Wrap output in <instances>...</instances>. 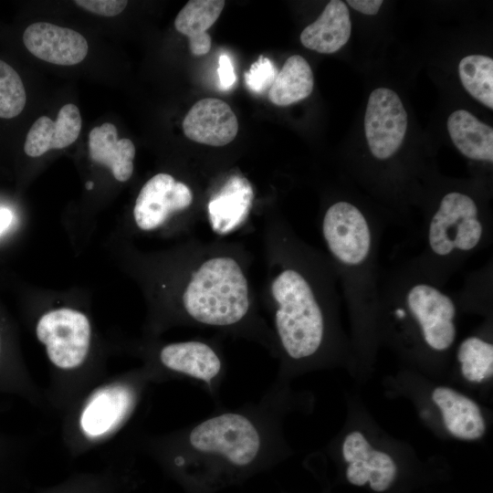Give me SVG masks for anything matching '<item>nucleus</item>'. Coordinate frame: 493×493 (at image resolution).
<instances>
[{
  "mask_svg": "<svg viewBox=\"0 0 493 493\" xmlns=\"http://www.w3.org/2000/svg\"><path fill=\"white\" fill-rule=\"evenodd\" d=\"M384 224L348 200L330 204L321 218L322 238L344 299L357 316L379 313L378 251Z\"/></svg>",
  "mask_w": 493,
  "mask_h": 493,
  "instance_id": "f257e3e1",
  "label": "nucleus"
},
{
  "mask_svg": "<svg viewBox=\"0 0 493 493\" xmlns=\"http://www.w3.org/2000/svg\"><path fill=\"white\" fill-rule=\"evenodd\" d=\"M482 209L468 194H444L422 223L421 251L404 263L443 287L471 256L490 243L492 223Z\"/></svg>",
  "mask_w": 493,
  "mask_h": 493,
  "instance_id": "f03ea898",
  "label": "nucleus"
},
{
  "mask_svg": "<svg viewBox=\"0 0 493 493\" xmlns=\"http://www.w3.org/2000/svg\"><path fill=\"white\" fill-rule=\"evenodd\" d=\"M270 288L277 303L275 328L285 353L295 361L315 355L326 334L324 299L337 298L332 284L319 288L309 271L290 265L276 276Z\"/></svg>",
  "mask_w": 493,
  "mask_h": 493,
  "instance_id": "7ed1b4c3",
  "label": "nucleus"
},
{
  "mask_svg": "<svg viewBox=\"0 0 493 493\" xmlns=\"http://www.w3.org/2000/svg\"><path fill=\"white\" fill-rule=\"evenodd\" d=\"M183 306L194 321L217 327L241 321L249 309L246 278L230 257H214L202 263L186 284Z\"/></svg>",
  "mask_w": 493,
  "mask_h": 493,
  "instance_id": "20e7f679",
  "label": "nucleus"
},
{
  "mask_svg": "<svg viewBox=\"0 0 493 493\" xmlns=\"http://www.w3.org/2000/svg\"><path fill=\"white\" fill-rule=\"evenodd\" d=\"M265 439L259 425L246 414L223 413L194 425L187 435V446L195 457L245 467L264 450Z\"/></svg>",
  "mask_w": 493,
  "mask_h": 493,
  "instance_id": "39448f33",
  "label": "nucleus"
},
{
  "mask_svg": "<svg viewBox=\"0 0 493 493\" xmlns=\"http://www.w3.org/2000/svg\"><path fill=\"white\" fill-rule=\"evenodd\" d=\"M36 332L56 366L73 369L86 359L90 343V324L82 312L70 308L47 311L38 320Z\"/></svg>",
  "mask_w": 493,
  "mask_h": 493,
  "instance_id": "423d86ee",
  "label": "nucleus"
},
{
  "mask_svg": "<svg viewBox=\"0 0 493 493\" xmlns=\"http://www.w3.org/2000/svg\"><path fill=\"white\" fill-rule=\"evenodd\" d=\"M408 125L407 112L396 92L386 88L373 89L364 115V132L371 154L386 161L400 149Z\"/></svg>",
  "mask_w": 493,
  "mask_h": 493,
  "instance_id": "0eeeda50",
  "label": "nucleus"
},
{
  "mask_svg": "<svg viewBox=\"0 0 493 493\" xmlns=\"http://www.w3.org/2000/svg\"><path fill=\"white\" fill-rule=\"evenodd\" d=\"M193 199L187 184L169 173H157L143 184L137 196L133 207L135 224L141 230H154L173 213L189 207Z\"/></svg>",
  "mask_w": 493,
  "mask_h": 493,
  "instance_id": "6e6552de",
  "label": "nucleus"
},
{
  "mask_svg": "<svg viewBox=\"0 0 493 493\" xmlns=\"http://www.w3.org/2000/svg\"><path fill=\"white\" fill-rule=\"evenodd\" d=\"M23 42L37 58L61 66L80 63L89 50L86 38L79 32L46 22L28 26Z\"/></svg>",
  "mask_w": 493,
  "mask_h": 493,
  "instance_id": "1a4fd4ad",
  "label": "nucleus"
},
{
  "mask_svg": "<svg viewBox=\"0 0 493 493\" xmlns=\"http://www.w3.org/2000/svg\"><path fill=\"white\" fill-rule=\"evenodd\" d=\"M342 455L350 463L346 476L353 485L370 487L377 492L387 489L394 479L396 466L392 457L374 450L364 435L354 431L350 433L342 445Z\"/></svg>",
  "mask_w": 493,
  "mask_h": 493,
  "instance_id": "9d476101",
  "label": "nucleus"
},
{
  "mask_svg": "<svg viewBox=\"0 0 493 493\" xmlns=\"http://www.w3.org/2000/svg\"><path fill=\"white\" fill-rule=\"evenodd\" d=\"M185 136L198 143L224 146L231 142L238 131V121L230 106L216 98L198 100L183 121Z\"/></svg>",
  "mask_w": 493,
  "mask_h": 493,
  "instance_id": "9b49d317",
  "label": "nucleus"
},
{
  "mask_svg": "<svg viewBox=\"0 0 493 493\" xmlns=\"http://www.w3.org/2000/svg\"><path fill=\"white\" fill-rule=\"evenodd\" d=\"M81 125L79 108L66 104L60 108L55 121L42 116L34 122L26 138L25 152L38 157L49 150L66 148L78 139Z\"/></svg>",
  "mask_w": 493,
  "mask_h": 493,
  "instance_id": "f8f14e48",
  "label": "nucleus"
},
{
  "mask_svg": "<svg viewBox=\"0 0 493 493\" xmlns=\"http://www.w3.org/2000/svg\"><path fill=\"white\" fill-rule=\"evenodd\" d=\"M161 362L169 370L212 385L222 371L218 354L208 344L189 341L165 345L160 351Z\"/></svg>",
  "mask_w": 493,
  "mask_h": 493,
  "instance_id": "ddd939ff",
  "label": "nucleus"
},
{
  "mask_svg": "<svg viewBox=\"0 0 493 493\" xmlns=\"http://www.w3.org/2000/svg\"><path fill=\"white\" fill-rule=\"evenodd\" d=\"M351 34V21L346 4L341 0H331L317 20L303 29L299 39L309 49L331 54L348 42Z\"/></svg>",
  "mask_w": 493,
  "mask_h": 493,
  "instance_id": "4468645a",
  "label": "nucleus"
},
{
  "mask_svg": "<svg viewBox=\"0 0 493 493\" xmlns=\"http://www.w3.org/2000/svg\"><path fill=\"white\" fill-rule=\"evenodd\" d=\"M133 403L131 391L121 385L110 386L98 391L86 404L80 425L91 437L102 435L126 416Z\"/></svg>",
  "mask_w": 493,
  "mask_h": 493,
  "instance_id": "2eb2a0df",
  "label": "nucleus"
},
{
  "mask_svg": "<svg viewBox=\"0 0 493 493\" xmlns=\"http://www.w3.org/2000/svg\"><path fill=\"white\" fill-rule=\"evenodd\" d=\"M90 159L107 166L119 182L128 181L133 173L135 146L129 139H118L115 125L104 122L91 130L89 135Z\"/></svg>",
  "mask_w": 493,
  "mask_h": 493,
  "instance_id": "dca6fc26",
  "label": "nucleus"
},
{
  "mask_svg": "<svg viewBox=\"0 0 493 493\" xmlns=\"http://www.w3.org/2000/svg\"><path fill=\"white\" fill-rule=\"evenodd\" d=\"M432 399L440 408L447 430L463 440L477 439L485 432V422L477 404L447 387H437Z\"/></svg>",
  "mask_w": 493,
  "mask_h": 493,
  "instance_id": "f3484780",
  "label": "nucleus"
},
{
  "mask_svg": "<svg viewBox=\"0 0 493 493\" xmlns=\"http://www.w3.org/2000/svg\"><path fill=\"white\" fill-rule=\"evenodd\" d=\"M456 148L465 157L477 162H493V129L465 110L453 111L446 122Z\"/></svg>",
  "mask_w": 493,
  "mask_h": 493,
  "instance_id": "a211bd4d",
  "label": "nucleus"
},
{
  "mask_svg": "<svg viewBox=\"0 0 493 493\" xmlns=\"http://www.w3.org/2000/svg\"><path fill=\"white\" fill-rule=\"evenodd\" d=\"M225 4L223 0H191L176 16L175 29L189 38L193 55L203 56L210 51L212 40L206 31L217 20Z\"/></svg>",
  "mask_w": 493,
  "mask_h": 493,
  "instance_id": "6ab92c4d",
  "label": "nucleus"
},
{
  "mask_svg": "<svg viewBox=\"0 0 493 493\" xmlns=\"http://www.w3.org/2000/svg\"><path fill=\"white\" fill-rule=\"evenodd\" d=\"M314 87L312 69L299 56H290L268 89V100L275 105L285 107L308 98Z\"/></svg>",
  "mask_w": 493,
  "mask_h": 493,
  "instance_id": "aec40b11",
  "label": "nucleus"
},
{
  "mask_svg": "<svg viewBox=\"0 0 493 493\" xmlns=\"http://www.w3.org/2000/svg\"><path fill=\"white\" fill-rule=\"evenodd\" d=\"M253 191L243 177L232 176L210 201L209 214L217 223H234L244 217L251 205Z\"/></svg>",
  "mask_w": 493,
  "mask_h": 493,
  "instance_id": "412c9836",
  "label": "nucleus"
},
{
  "mask_svg": "<svg viewBox=\"0 0 493 493\" xmlns=\"http://www.w3.org/2000/svg\"><path fill=\"white\" fill-rule=\"evenodd\" d=\"M459 79L465 89L489 110L493 109V59L468 55L458 64Z\"/></svg>",
  "mask_w": 493,
  "mask_h": 493,
  "instance_id": "4be33fe9",
  "label": "nucleus"
},
{
  "mask_svg": "<svg viewBox=\"0 0 493 493\" xmlns=\"http://www.w3.org/2000/svg\"><path fill=\"white\" fill-rule=\"evenodd\" d=\"M464 377L480 383L493 374V345L477 336L465 339L456 353Z\"/></svg>",
  "mask_w": 493,
  "mask_h": 493,
  "instance_id": "5701e85b",
  "label": "nucleus"
},
{
  "mask_svg": "<svg viewBox=\"0 0 493 493\" xmlns=\"http://www.w3.org/2000/svg\"><path fill=\"white\" fill-rule=\"evenodd\" d=\"M26 101L23 81L17 72L0 60V118L12 119L19 115Z\"/></svg>",
  "mask_w": 493,
  "mask_h": 493,
  "instance_id": "b1692460",
  "label": "nucleus"
},
{
  "mask_svg": "<svg viewBox=\"0 0 493 493\" xmlns=\"http://www.w3.org/2000/svg\"><path fill=\"white\" fill-rule=\"evenodd\" d=\"M277 74L278 71L273 62L266 57L260 56L245 73L246 86L250 91L257 94L268 91Z\"/></svg>",
  "mask_w": 493,
  "mask_h": 493,
  "instance_id": "393cba45",
  "label": "nucleus"
},
{
  "mask_svg": "<svg viewBox=\"0 0 493 493\" xmlns=\"http://www.w3.org/2000/svg\"><path fill=\"white\" fill-rule=\"evenodd\" d=\"M74 3L102 16H115L121 14L128 5L125 0H77Z\"/></svg>",
  "mask_w": 493,
  "mask_h": 493,
  "instance_id": "a878e982",
  "label": "nucleus"
},
{
  "mask_svg": "<svg viewBox=\"0 0 493 493\" xmlns=\"http://www.w3.org/2000/svg\"><path fill=\"white\" fill-rule=\"evenodd\" d=\"M217 74L219 87L222 90L230 89L236 82V74L230 58L221 55L218 59Z\"/></svg>",
  "mask_w": 493,
  "mask_h": 493,
  "instance_id": "bb28decb",
  "label": "nucleus"
},
{
  "mask_svg": "<svg viewBox=\"0 0 493 493\" xmlns=\"http://www.w3.org/2000/svg\"><path fill=\"white\" fill-rule=\"evenodd\" d=\"M347 3L360 13L374 16L383 2L382 0H348Z\"/></svg>",
  "mask_w": 493,
  "mask_h": 493,
  "instance_id": "cd10ccee",
  "label": "nucleus"
},
{
  "mask_svg": "<svg viewBox=\"0 0 493 493\" xmlns=\"http://www.w3.org/2000/svg\"><path fill=\"white\" fill-rule=\"evenodd\" d=\"M13 214L7 208H0V236L10 226Z\"/></svg>",
  "mask_w": 493,
  "mask_h": 493,
  "instance_id": "c85d7f7f",
  "label": "nucleus"
},
{
  "mask_svg": "<svg viewBox=\"0 0 493 493\" xmlns=\"http://www.w3.org/2000/svg\"><path fill=\"white\" fill-rule=\"evenodd\" d=\"M86 187H87L88 190L92 189V188H93V183L90 182V181L88 182V183L86 184Z\"/></svg>",
  "mask_w": 493,
  "mask_h": 493,
  "instance_id": "c756f323",
  "label": "nucleus"
}]
</instances>
